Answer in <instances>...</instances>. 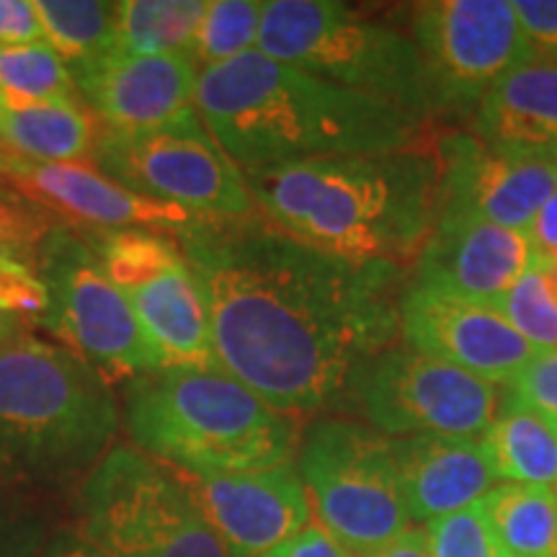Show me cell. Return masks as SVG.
Segmentation results:
<instances>
[{
    "label": "cell",
    "instance_id": "30",
    "mask_svg": "<svg viewBox=\"0 0 557 557\" xmlns=\"http://www.w3.org/2000/svg\"><path fill=\"white\" fill-rule=\"evenodd\" d=\"M58 225L50 212L0 186V261L37 271L41 248Z\"/></svg>",
    "mask_w": 557,
    "mask_h": 557
},
{
    "label": "cell",
    "instance_id": "28",
    "mask_svg": "<svg viewBox=\"0 0 557 557\" xmlns=\"http://www.w3.org/2000/svg\"><path fill=\"white\" fill-rule=\"evenodd\" d=\"M263 3L259 0H207L191 58L197 65L214 67L259 47Z\"/></svg>",
    "mask_w": 557,
    "mask_h": 557
},
{
    "label": "cell",
    "instance_id": "16",
    "mask_svg": "<svg viewBox=\"0 0 557 557\" xmlns=\"http://www.w3.org/2000/svg\"><path fill=\"white\" fill-rule=\"evenodd\" d=\"M78 94L103 129L156 132L201 124L197 86L201 67L191 54L111 52L70 70Z\"/></svg>",
    "mask_w": 557,
    "mask_h": 557
},
{
    "label": "cell",
    "instance_id": "33",
    "mask_svg": "<svg viewBox=\"0 0 557 557\" xmlns=\"http://www.w3.org/2000/svg\"><path fill=\"white\" fill-rule=\"evenodd\" d=\"M506 400L557 421V348L540 351L506 385Z\"/></svg>",
    "mask_w": 557,
    "mask_h": 557
},
{
    "label": "cell",
    "instance_id": "8",
    "mask_svg": "<svg viewBox=\"0 0 557 557\" xmlns=\"http://www.w3.org/2000/svg\"><path fill=\"white\" fill-rule=\"evenodd\" d=\"M297 472L315 524L357 557L377 553L413 524L393 438L372 426L344 418L312 423Z\"/></svg>",
    "mask_w": 557,
    "mask_h": 557
},
{
    "label": "cell",
    "instance_id": "41",
    "mask_svg": "<svg viewBox=\"0 0 557 557\" xmlns=\"http://www.w3.org/2000/svg\"><path fill=\"white\" fill-rule=\"evenodd\" d=\"M9 156H11V152H9V150H5V148H3V145H0V165H3V160H5V158H9Z\"/></svg>",
    "mask_w": 557,
    "mask_h": 557
},
{
    "label": "cell",
    "instance_id": "18",
    "mask_svg": "<svg viewBox=\"0 0 557 557\" xmlns=\"http://www.w3.org/2000/svg\"><path fill=\"white\" fill-rule=\"evenodd\" d=\"M0 186L83 230L181 233L201 222L186 209L127 189L96 163H37L9 156L0 165Z\"/></svg>",
    "mask_w": 557,
    "mask_h": 557
},
{
    "label": "cell",
    "instance_id": "37",
    "mask_svg": "<svg viewBox=\"0 0 557 557\" xmlns=\"http://www.w3.org/2000/svg\"><path fill=\"white\" fill-rule=\"evenodd\" d=\"M527 235L532 240L540 267L557 263V189L549 194L540 212L534 214L532 225L527 227Z\"/></svg>",
    "mask_w": 557,
    "mask_h": 557
},
{
    "label": "cell",
    "instance_id": "32",
    "mask_svg": "<svg viewBox=\"0 0 557 557\" xmlns=\"http://www.w3.org/2000/svg\"><path fill=\"white\" fill-rule=\"evenodd\" d=\"M47 540L37 504L26 491L0 480V557H39Z\"/></svg>",
    "mask_w": 557,
    "mask_h": 557
},
{
    "label": "cell",
    "instance_id": "42",
    "mask_svg": "<svg viewBox=\"0 0 557 557\" xmlns=\"http://www.w3.org/2000/svg\"><path fill=\"white\" fill-rule=\"evenodd\" d=\"M549 271H553V276H555V282H557V263H549V267H547Z\"/></svg>",
    "mask_w": 557,
    "mask_h": 557
},
{
    "label": "cell",
    "instance_id": "38",
    "mask_svg": "<svg viewBox=\"0 0 557 557\" xmlns=\"http://www.w3.org/2000/svg\"><path fill=\"white\" fill-rule=\"evenodd\" d=\"M39 557H111V555H107L96 545H90V542L83 540L78 532H62L47 540V545L41 547Z\"/></svg>",
    "mask_w": 557,
    "mask_h": 557
},
{
    "label": "cell",
    "instance_id": "19",
    "mask_svg": "<svg viewBox=\"0 0 557 557\" xmlns=\"http://www.w3.org/2000/svg\"><path fill=\"white\" fill-rule=\"evenodd\" d=\"M537 267L527 230L470 218H438L418 256L413 284L496 302Z\"/></svg>",
    "mask_w": 557,
    "mask_h": 557
},
{
    "label": "cell",
    "instance_id": "21",
    "mask_svg": "<svg viewBox=\"0 0 557 557\" xmlns=\"http://www.w3.org/2000/svg\"><path fill=\"white\" fill-rule=\"evenodd\" d=\"M475 129L500 150L557 156V65L529 54L493 86L475 109Z\"/></svg>",
    "mask_w": 557,
    "mask_h": 557
},
{
    "label": "cell",
    "instance_id": "11",
    "mask_svg": "<svg viewBox=\"0 0 557 557\" xmlns=\"http://www.w3.org/2000/svg\"><path fill=\"white\" fill-rule=\"evenodd\" d=\"M94 163L143 197L181 207L205 222L256 214L246 173L214 143L205 122L156 132L103 129Z\"/></svg>",
    "mask_w": 557,
    "mask_h": 557
},
{
    "label": "cell",
    "instance_id": "35",
    "mask_svg": "<svg viewBox=\"0 0 557 557\" xmlns=\"http://www.w3.org/2000/svg\"><path fill=\"white\" fill-rule=\"evenodd\" d=\"M45 41L34 11V0H0V45H32Z\"/></svg>",
    "mask_w": 557,
    "mask_h": 557
},
{
    "label": "cell",
    "instance_id": "27",
    "mask_svg": "<svg viewBox=\"0 0 557 557\" xmlns=\"http://www.w3.org/2000/svg\"><path fill=\"white\" fill-rule=\"evenodd\" d=\"M0 99L9 103H83L67 62L47 41L0 45Z\"/></svg>",
    "mask_w": 557,
    "mask_h": 557
},
{
    "label": "cell",
    "instance_id": "34",
    "mask_svg": "<svg viewBox=\"0 0 557 557\" xmlns=\"http://www.w3.org/2000/svg\"><path fill=\"white\" fill-rule=\"evenodd\" d=\"M513 11L532 52L557 65V0H513Z\"/></svg>",
    "mask_w": 557,
    "mask_h": 557
},
{
    "label": "cell",
    "instance_id": "12",
    "mask_svg": "<svg viewBox=\"0 0 557 557\" xmlns=\"http://www.w3.org/2000/svg\"><path fill=\"white\" fill-rule=\"evenodd\" d=\"M348 395L369 426L389 438H480L500 408L496 385L410 348L369 359Z\"/></svg>",
    "mask_w": 557,
    "mask_h": 557
},
{
    "label": "cell",
    "instance_id": "24",
    "mask_svg": "<svg viewBox=\"0 0 557 557\" xmlns=\"http://www.w3.org/2000/svg\"><path fill=\"white\" fill-rule=\"evenodd\" d=\"M508 557H557V491L504 483L480 500Z\"/></svg>",
    "mask_w": 557,
    "mask_h": 557
},
{
    "label": "cell",
    "instance_id": "13",
    "mask_svg": "<svg viewBox=\"0 0 557 557\" xmlns=\"http://www.w3.org/2000/svg\"><path fill=\"white\" fill-rule=\"evenodd\" d=\"M426 75L431 114H468L511 67L532 54L508 0H431L410 29Z\"/></svg>",
    "mask_w": 557,
    "mask_h": 557
},
{
    "label": "cell",
    "instance_id": "1",
    "mask_svg": "<svg viewBox=\"0 0 557 557\" xmlns=\"http://www.w3.org/2000/svg\"><path fill=\"white\" fill-rule=\"evenodd\" d=\"M173 235L205 299L214 367L278 413L329 408L400 333V267L331 259L259 212Z\"/></svg>",
    "mask_w": 557,
    "mask_h": 557
},
{
    "label": "cell",
    "instance_id": "2",
    "mask_svg": "<svg viewBox=\"0 0 557 557\" xmlns=\"http://www.w3.org/2000/svg\"><path fill=\"white\" fill-rule=\"evenodd\" d=\"M197 111L243 173L338 156L413 150L421 124L259 50L205 67Z\"/></svg>",
    "mask_w": 557,
    "mask_h": 557
},
{
    "label": "cell",
    "instance_id": "6",
    "mask_svg": "<svg viewBox=\"0 0 557 557\" xmlns=\"http://www.w3.org/2000/svg\"><path fill=\"white\" fill-rule=\"evenodd\" d=\"M256 50L385 101L418 124L431 116L426 75L413 37L346 3L269 0Z\"/></svg>",
    "mask_w": 557,
    "mask_h": 557
},
{
    "label": "cell",
    "instance_id": "39",
    "mask_svg": "<svg viewBox=\"0 0 557 557\" xmlns=\"http://www.w3.org/2000/svg\"><path fill=\"white\" fill-rule=\"evenodd\" d=\"M369 557H431V555H429L426 534H423V529H408V532H403L400 537L387 542L385 547H380L377 553H372Z\"/></svg>",
    "mask_w": 557,
    "mask_h": 557
},
{
    "label": "cell",
    "instance_id": "14",
    "mask_svg": "<svg viewBox=\"0 0 557 557\" xmlns=\"http://www.w3.org/2000/svg\"><path fill=\"white\" fill-rule=\"evenodd\" d=\"M438 218L527 230L557 189V156L500 150L478 135H449L436 150Z\"/></svg>",
    "mask_w": 557,
    "mask_h": 557
},
{
    "label": "cell",
    "instance_id": "26",
    "mask_svg": "<svg viewBox=\"0 0 557 557\" xmlns=\"http://www.w3.org/2000/svg\"><path fill=\"white\" fill-rule=\"evenodd\" d=\"M41 37L62 60L67 70L116 52V13L114 3L96 0H34Z\"/></svg>",
    "mask_w": 557,
    "mask_h": 557
},
{
    "label": "cell",
    "instance_id": "4",
    "mask_svg": "<svg viewBox=\"0 0 557 557\" xmlns=\"http://www.w3.org/2000/svg\"><path fill=\"white\" fill-rule=\"evenodd\" d=\"M122 410L111 385L70 346L29 331L0 341V480L58 491L111 451Z\"/></svg>",
    "mask_w": 557,
    "mask_h": 557
},
{
    "label": "cell",
    "instance_id": "43",
    "mask_svg": "<svg viewBox=\"0 0 557 557\" xmlns=\"http://www.w3.org/2000/svg\"><path fill=\"white\" fill-rule=\"evenodd\" d=\"M500 557H508V555H500Z\"/></svg>",
    "mask_w": 557,
    "mask_h": 557
},
{
    "label": "cell",
    "instance_id": "20",
    "mask_svg": "<svg viewBox=\"0 0 557 557\" xmlns=\"http://www.w3.org/2000/svg\"><path fill=\"white\" fill-rule=\"evenodd\" d=\"M410 519L434 521L468 508L496 487L483 438H393Z\"/></svg>",
    "mask_w": 557,
    "mask_h": 557
},
{
    "label": "cell",
    "instance_id": "31",
    "mask_svg": "<svg viewBox=\"0 0 557 557\" xmlns=\"http://www.w3.org/2000/svg\"><path fill=\"white\" fill-rule=\"evenodd\" d=\"M426 545L431 557H500V545L483 506L472 504L447 517L429 521Z\"/></svg>",
    "mask_w": 557,
    "mask_h": 557
},
{
    "label": "cell",
    "instance_id": "36",
    "mask_svg": "<svg viewBox=\"0 0 557 557\" xmlns=\"http://www.w3.org/2000/svg\"><path fill=\"white\" fill-rule=\"evenodd\" d=\"M261 557H357L354 553L341 545L338 540H333L325 529H320L315 521H310L302 532H297L295 537L271 549V553Z\"/></svg>",
    "mask_w": 557,
    "mask_h": 557
},
{
    "label": "cell",
    "instance_id": "40",
    "mask_svg": "<svg viewBox=\"0 0 557 557\" xmlns=\"http://www.w3.org/2000/svg\"><path fill=\"white\" fill-rule=\"evenodd\" d=\"M24 331H29V329H26V325L13 323V320H3V318H0V341L16 336V333H24Z\"/></svg>",
    "mask_w": 557,
    "mask_h": 557
},
{
    "label": "cell",
    "instance_id": "25",
    "mask_svg": "<svg viewBox=\"0 0 557 557\" xmlns=\"http://www.w3.org/2000/svg\"><path fill=\"white\" fill-rule=\"evenodd\" d=\"M207 0H124L114 3L116 52L191 54Z\"/></svg>",
    "mask_w": 557,
    "mask_h": 557
},
{
    "label": "cell",
    "instance_id": "10",
    "mask_svg": "<svg viewBox=\"0 0 557 557\" xmlns=\"http://www.w3.org/2000/svg\"><path fill=\"white\" fill-rule=\"evenodd\" d=\"M165 367H214L205 299L176 235L81 230Z\"/></svg>",
    "mask_w": 557,
    "mask_h": 557
},
{
    "label": "cell",
    "instance_id": "23",
    "mask_svg": "<svg viewBox=\"0 0 557 557\" xmlns=\"http://www.w3.org/2000/svg\"><path fill=\"white\" fill-rule=\"evenodd\" d=\"M498 480L521 485H557V421L504 400L483 436Z\"/></svg>",
    "mask_w": 557,
    "mask_h": 557
},
{
    "label": "cell",
    "instance_id": "29",
    "mask_svg": "<svg viewBox=\"0 0 557 557\" xmlns=\"http://www.w3.org/2000/svg\"><path fill=\"white\" fill-rule=\"evenodd\" d=\"M500 315L534 351L557 348V282L547 267L529 269L496 302Z\"/></svg>",
    "mask_w": 557,
    "mask_h": 557
},
{
    "label": "cell",
    "instance_id": "15",
    "mask_svg": "<svg viewBox=\"0 0 557 557\" xmlns=\"http://www.w3.org/2000/svg\"><path fill=\"white\" fill-rule=\"evenodd\" d=\"M400 336L410 351L508 385L537 357L496 305L413 284L400 297Z\"/></svg>",
    "mask_w": 557,
    "mask_h": 557
},
{
    "label": "cell",
    "instance_id": "3",
    "mask_svg": "<svg viewBox=\"0 0 557 557\" xmlns=\"http://www.w3.org/2000/svg\"><path fill=\"white\" fill-rule=\"evenodd\" d=\"M246 181L269 225L348 263L418 259L438 212L436 160L416 150L305 160Z\"/></svg>",
    "mask_w": 557,
    "mask_h": 557
},
{
    "label": "cell",
    "instance_id": "22",
    "mask_svg": "<svg viewBox=\"0 0 557 557\" xmlns=\"http://www.w3.org/2000/svg\"><path fill=\"white\" fill-rule=\"evenodd\" d=\"M101 122L86 103H9L0 99V145L37 163H94Z\"/></svg>",
    "mask_w": 557,
    "mask_h": 557
},
{
    "label": "cell",
    "instance_id": "9",
    "mask_svg": "<svg viewBox=\"0 0 557 557\" xmlns=\"http://www.w3.org/2000/svg\"><path fill=\"white\" fill-rule=\"evenodd\" d=\"M37 276L50 295L45 325L99 369L109 385L165 367L81 230L62 222L54 227L41 248Z\"/></svg>",
    "mask_w": 557,
    "mask_h": 557
},
{
    "label": "cell",
    "instance_id": "7",
    "mask_svg": "<svg viewBox=\"0 0 557 557\" xmlns=\"http://www.w3.org/2000/svg\"><path fill=\"white\" fill-rule=\"evenodd\" d=\"M78 534L111 557H230L176 470L120 444L81 480Z\"/></svg>",
    "mask_w": 557,
    "mask_h": 557
},
{
    "label": "cell",
    "instance_id": "5",
    "mask_svg": "<svg viewBox=\"0 0 557 557\" xmlns=\"http://www.w3.org/2000/svg\"><path fill=\"white\" fill-rule=\"evenodd\" d=\"M124 426L139 451L178 470L253 472L297 457L292 418L218 367H163L129 380Z\"/></svg>",
    "mask_w": 557,
    "mask_h": 557
},
{
    "label": "cell",
    "instance_id": "17",
    "mask_svg": "<svg viewBox=\"0 0 557 557\" xmlns=\"http://www.w3.org/2000/svg\"><path fill=\"white\" fill-rule=\"evenodd\" d=\"M176 470L230 557H261L312 521L295 465L253 472Z\"/></svg>",
    "mask_w": 557,
    "mask_h": 557
}]
</instances>
